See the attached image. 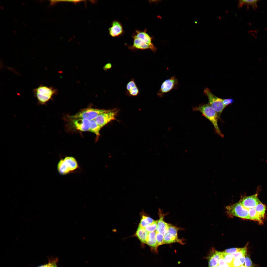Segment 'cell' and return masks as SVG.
Instances as JSON below:
<instances>
[{"instance_id":"1","label":"cell","mask_w":267,"mask_h":267,"mask_svg":"<svg viewBox=\"0 0 267 267\" xmlns=\"http://www.w3.org/2000/svg\"><path fill=\"white\" fill-rule=\"evenodd\" d=\"M192 109L194 111H200L203 116L212 123L216 132L221 137H224V135L222 133L218 126V121L219 119L218 115L210 105L208 103L200 104L193 107Z\"/></svg>"},{"instance_id":"2","label":"cell","mask_w":267,"mask_h":267,"mask_svg":"<svg viewBox=\"0 0 267 267\" xmlns=\"http://www.w3.org/2000/svg\"><path fill=\"white\" fill-rule=\"evenodd\" d=\"M33 91L37 99V104L40 105H46L53 95L57 93L56 89L53 87L42 84L33 89Z\"/></svg>"},{"instance_id":"3","label":"cell","mask_w":267,"mask_h":267,"mask_svg":"<svg viewBox=\"0 0 267 267\" xmlns=\"http://www.w3.org/2000/svg\"><path fill=\"white\" fill-rule=\"evenodd\" d=\"M80 168L76 160L73 156H67L61 158L57 165L58 172L62 175L75 173Z\"/></svg>"},{"instance_id":"4","label":"cell","mask_w":267,"mask_h":267,"mask_svg":"<svg viewBox=\"0 0 267 267\" xmlns=\"http://www.w3.org/2000/svg\"><path fill=\"white\" fill-rule=\"evenodd\" d=\"M204 94L207 97L208 103L216 112L219 119L226 107L223 103L222 98H218L213 94L208 88H206L204 90Z\"/></svg>"},{"instance_id":"5","label":"cell","mask_w":267,"mask_h":267,"mask_svg":"<svg viewBox=\"0 0 267 267\" xmlns=\"http://www.w3.org/2000/svg\"><path fill=\"white\" fill-rule=\"evenodd\" d=\"M109 110L88 108L82 110L70 117L71 119L83 118L90 121L95 119L99 114Z\"/></svg>"},{"instance_id":"6","label":"cell","mask_w":267,"mask_h":267,"mask_svg":"<svg viewBox=\"0 0 267 267\" xmlns=\"http://www.w3.org/2000/svg\"><path fill=\"white\" fill-rule=\"evenodd\" d=\"M226 209L227 213L230 216L250 220L248 210L239 202L227 206Z\"/></svg>"},{"instance_id":"7","label":"cell","mask_w":267,"mask_h":267,"mask_svg":"<svg viewBox=\"0 0 267 267\" xmlns=\"http://www.w3.org/2000/svg\"><path fill=\"white\" fill-rule=\"evenodd\" d=\"M179 228L169 224L166 232L164 235L163 244L178 243L183 244L182 239L178 238V231Z\"/></svg>"},{"instance_id":"8","label":"cell","mask_w":267,"mask_h":267,"mask_svg":"<svg viewBox=\"0 0 267 267\" xmlns=\"http://www.w3.org/2000/svg\"><path fill=\"white\" fill-rule=\"evenodd\" d=\"M178 85L177 79L175 76H172L163 82L157 93V95L162 97L165 94L178 88Z\"/></svg>"},{"instance_id":"9","label":"cell","mask_w":267,"mask_h":267,"mask_svg":"<svg viewBox=\"0 0 267 267\" xmlns=\"http://www.w3.org/2000/svg\"><path fill=\"white\" fill-rule=\"evenodd\" d=\"M117 113L116 111L109 110L108 111L99 114L94 120L102 128L111 121L115 120Z\"/></svg>"},{"instance_id":"10","label":"cell","mask_w":267,"mask_h":267,"mask_svg":"<svg viewBox=\"0 0 267 267\" xmlns=\"http://www.w3.org/2000/svg\"><path fill=\"white\" fill-rule=\"evenodd\" d=\"M239 202L248 210L254 208L258 204L261 203L258 197L257 194L241 197Z\"/></svg>"},{"instance_id":"11","label":"cell","mask_w":267,"mask_h":267,"mask_svg":"<svg viewBox=\"0 0 267 267\" xmlns=\"http://www.w3.org/2000/svg\"><path fill=\"white\" fill-rule=\"evenodd\" d=\"M132 38L133 39V44L129 47V49L130 50H144L150 49L154 52L156 51V49L153 44L150 45L143 40L134 37Z\"/></svg>"},{"instance_id":"12","label":"cell","mask_w":267,"mask_h":267,"mask_svg":"<svg viewBox=\"0 0 267 267\" xmlns=\"http://www.w3.org/2000/svg\"><path fill=\"white\" fill-rule=\"evenodd\" d=\"M72 123L77 130L82 131H89L90 121L83 118L71 119Z\"/></svg>"},{"instance_id":"13","label":"cell","mask_w":267,"mask_h":267,"mask_svg":"<svg viewBox=\"0 0 267 267\" xmlns=\"http://www.w3.org/2000/svg\"><path fill=\"white\" fill-rule=\"evenodd\" d=\"M109 32L110 35L113 37L121 36L124 32L123 26L118 21L113 20L111 23V26L109 29Z\"/></svg>"},{"instance_id":"14","label":"cell","mask_w":267,"mask_h":267,"mask_svg":"<svg viewBox=\"0 0 267 267\" xmlns=\"http://www.w3.org/2000/svg\"><path fill=\"white\" fill-rule=\"evenodd\" d=\"M221 255V252L213 249L207 257L208 267H214L218 265L219 260Z\"/></svg>"},{"instance_id":"15","label":"cell","mask_w":267,"mask_h":267,"mask_svg":"<svg viewBox=\"0 0 267 267\" xmlns=\"http://www.w3.org/2000/svg\"><path fill=\"white\" fill-rule=\"evenodd\" d=\"M159 219L157 220L156 231L164 235L167 232L169 224L165 222L164 220V215L161 211H159Z\"/></svg>"},{"instance_id":"16","label":"cell","mask_w":267,"mask_h":267,"mask_svg":"<svg viewBox=\"0 0 267 267\" xmlns=\"http://www.w3.org/2000/svg\"><path fill=\"white\" fill-rule=\"evenodd\" d=\"M156 231L149 233L146 244L150 247L153 251L156 253L158 248L156 245Z\"/></svg>"},{"instance_id":"17","label":"cell","mask_w":267,"mask_h":267,"mask_svg":"<svg viewBox=\"0 0 267 267\" xmlns=\"http://www.w3.org/2000/svg\"><path fill=\"white\" fill-rule=\"evenodd\" d=\"M132 37H136L144 40L150 45L153 44L152 43V38L146 33V30L143 31L136 30L133 34Z\"/></svg>"},{"instance_id":"18","label":"cell","mask_w":267,"mask_h":267,"mask_svg":"<svg viewBox=\"0 0 267 267\" xmlns=\"http://www.w3.org/2000/svg\"><path fill=\"white\" fill-rule=\"evenodd\" d=\"M149 233L144 228L139 225L135 235L141 243L146 244Z\"/></svg>"},{"instance_id":"19","label":"cell","mask_w":267,"mask_h":267,"mask_svg":"<svg viewBox=\"0 0 267 267\" xmlns=\"http://www.w3.org/2000/svg\"><path fill=\"white\" fill-rule=\"evenodd\" d=\"M248 211L250 220L258 221L260 224L263 223L264 219L258 213L255 208H250Z\"/></svg>"},{"instance_id":"20","label":"cell","mask_w":267,"mask_h":267,"mask_svg":"<svg viewBox=\"0 0 267 267\" xmlns=\"http://www.w3.org/2000/svg\"><path fill=\"white\" fill-rule=\"evenodd\" d=\"M259 1L258 0H239L238 6L239 7H242L243 5H247V9H249V5H250L255 10L258 7L257 3Z\"/></svg>"},{"instance_id":"21","label":"cell","mask_w":267,"mask_h":267,"mask_svg":"<svg viewBox=\"0 0 267 267\" xmlns=\"http://www.w3.org/2000/svg\"><path fill=\"white\" fill-rule=\"evenodd\" d=\"M90 125L89 131L94 133L97 138L100 135V131L101 128L94 120L90 121Z\"/></svg>"},{"instance_id":"22","label":"cell","mask_w":267,"mask_h":267,"mask_svg":"<svg viewBox=\"0 0 267 267\" xmlns=\"http://www.w3.org/2000/svg\"><path fill=\"white\" fill-rule=\"evenodd\" d=\"M58 259L57 258L51 257L48 259L47 263L41 265L36 267H58L57 263Z\"/></svg>"},{"instance_id":"23","label":"cell","mask_w":267,"mask_h":267,"mask_svg":"<svg viewBox=\"0 0 267 267\" xmlns=\"http://www.w3.org/2000/svg\"><path fill=\"white\" fill-rule=\"evenodd\" d=\"M154 221L151 218L143 215L142 216L139 225L145 228L152 223Z\"/></svg>"},{"instance_id":"24","label":"cell","mask_w":267,"mask_h":267,"mask_svg":"<svg viewBox=\"0 0 267 267\" xmlns=\"http://www.w3.org/2000/svg\"><path fill=\"white\" fill-rule=\"evenodd\" d=\"M247 244L244 247L241 248L238 252L231 254L234 258H240L243 256H245L247 254Z\"/></svg>"},{"instance_id":"25","label":"cell","mask_w":267,"mask_h":267,"mask_svg":"<svg viewBox=\"0 0 267 267\" xmlns=\"http://www.w3.org/2000/svg\"><path fill=\"white\" fill-rule=\"evenodd\" d=\"M254 208L258 213L264 219L266 211L265 205L261 202L257 204Z\"/></svg>"},{"instance_id":"26","label":"cell","mask_w":267,"mask_h":267,"mask_svg":"<svg viewBox=\"0 0 267 267\" xmlns=\"http://www.w3.org/2000/svg\"><path fill=\"white\" fill-rule=\"evenodd\" d=\"M221 253L223 258L229 266L232 264L234 258L231 254L226 253L224 251Z\"/></svg>"},{"instance_id":"27","label":"cell","mask_w":267,"mask_h":267,"mask_svg":"<svg viewBox=\"0 0 267 267\" xmlns=\"http://www.w3.org/2000/svg\"><path fill=\"white\" fill-rule=\"evenodd\" d=\"M164 238L163 234L156 232V245L157 248L159 246L163 244Z\"/></svg>"},{"instance_id":"28","label":"cell","mask_w":267,"mask_h":267,"mask_svg":"<svg viewBox=\"0 0 267 267\" xmlns=\"http://www.w3.org/2000/svg\"><path fill=\"white\" fill-rule=\"evenodd\" d=\"M157 220H154L150 224L146 227L145 228L149 232L156 231Z\"/></svg>"},{"instance_id":"29","label":"cell","mask_w":267,"mask_h":267,"mask_svg":"<svg viewBox=\"0 0 267 267\" xmlns=\"http://www.w3.org/2000/svg\"><path fill=\"white\" fill-rule=\"evenodd\" d=\"M245 266L246 267H255V266L253 263L249 254L245 255Z\"/></svg>"},{"instance_id":"30","label":"cell","mask_w":267,"mask_h":267,"mask_svg":"<svg viewBox=\"0 0 267 267\" xmlns=\"http://www.w3.org/2000/svg\"><path fill=\"white\" fill-rule=\"evenodd\" d=\"M139 90L137 86L131 89L129 91H127L126 93L129 95L136 96L139 93Z\"/></svg>"},{"instance_id":"31","label":"cell","mask_w":267,"mask_h":267,"mask_svg":"<svg viewBox=\"0 0 267 267\" xmlns=\"http://www.w3.org/2000/svg\"><path fill=\"white\" fill-rule=\"evenodd\" d=\"M137 86L134 79L132 78L127 84L126 89L127 91H129L132 88Z\"/></svg>"},{"instance_id":"32","label":"cell","mask_w":267,"mask_h":267,"mask_svg":"<svg viewBox=\"0 0 267 267\" xmlns=\"http://www.w3.org/2000/svg\"><path fill=\"white\" fill-rule=\"evenodd\" d=\"M241 265V262L239 258H234L231 264L229 267H239Z\"/></svg>"},{"instance_id":"33","label":"cell","mask_w":267,"mask_h":267,"mask_svg":"<svg viewBox=\"0 0 267 267\" xmlns=\"http://www.w3.org/2000/svg\"><path fill=\"white\" fill-rule=\"evenodd\" d=\"M218 265L220 267H229L223 258L222 254L219 260Z\"/></svg>"},{"instance_id":"34","label":"cell","mask_w":267,"mask_h":267,"mask_svg":"<svg viewBox=\"0 0 267 267\" xmlns=\"http://www.w3.org/2000/svg\"><path fill=\"white\" fill-rule=\"evenodd\" d=\"M241 248H231L225 250L224 252L226 253L231 254L238 252Z\"/></svg>"},{"instance_id":"35","label":"cell","mask_w":267,"mask_h":267,"mask_svg":"<svg viewBox=\"0 0 267 267\" xmlns=\"http://www.w3.org/2000/svg\"><path fill=\"white\" fill-rule=\"evenodd\" d=\"M223 103L226 107L228 105L233 103L234 100L232 99H223L222 98Z\"/></svg>"},{"instance_id":"36","label":"cell","mask_w":267,"mask_h":267,"mask_svg":"<svg viewBox=\"0 0 267 267\" xmlns=\"http://www.w3.org/2000/svg\"><path fill=\"white\" fill-rule=\"evenodd\" d=\"M112 65L111 63L106 64L103 67V69L105 71L111 69L112 67Z\"/></svg>"},{"instance_id":"37","label":"cell","mask_w":267,"mask_h":267,"mask_svg":"<svg viewBox=\"0 0 267 267\" xmlns=\"http://www.w3.org/2000/svg\"><path fill=\"white\" fill-rule=\"evenodd\" d=\"M245 256H243L240 258H239L241 262L242 265H243L245 263Z\"/></svg>"},{"instance_id":"38","label":"cell","mask_w":267,"mask_h":267,"mask_svg":"<svg viewBox=\"0 0 267 267\" xmlns=\"http://www.w3.org/2000/svg\"><path fill=\"white\" fill-rule=\"evenodd\" d=\"M239 267H246L245 265H242Z\"/></svg>"},{"instance_id":"39","label":"cell","mask_w":267,"mask_h":267,"mask_svg":"<svg viewBox=\"0 0 267 267\" xmlns=\"http://www.w3.org/2000/svg\"><path fill=\"white\" fill-rule=\"evenodd\" d=\"M219 267V266L218 265H217V266H215V267Z\"/></svg>"}]
</instances>
